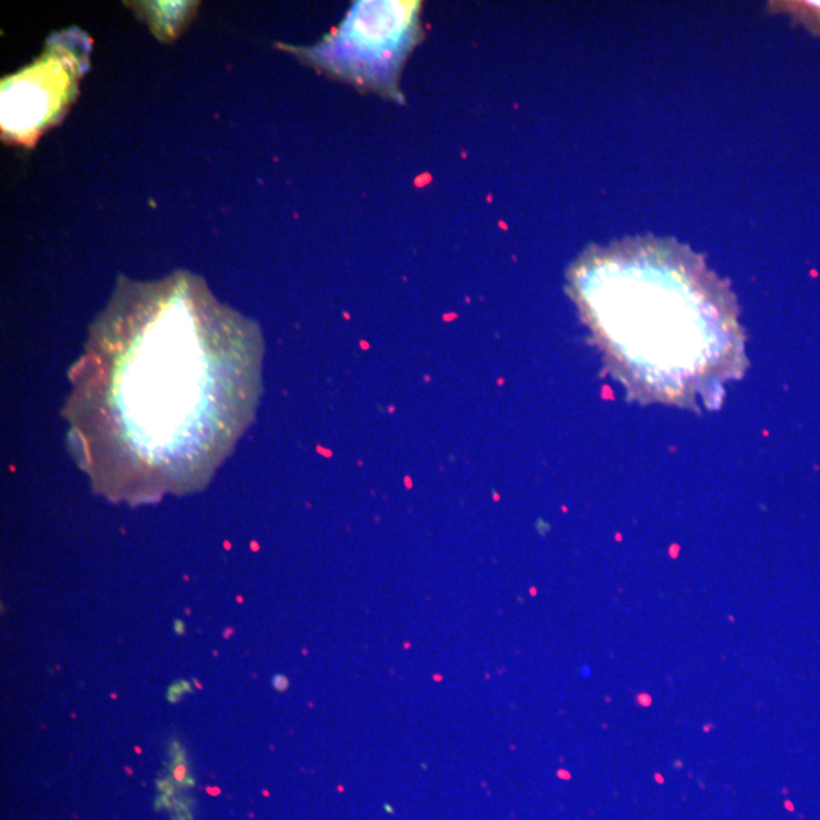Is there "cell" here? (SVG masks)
Returning a JSON list of instances; mask_svg holds the SVG:
<instances>
[{
  "label": "cell",
  "mask_w": 820,
  "mask_h": 820,
  "mask_svg": "<svg viewBox=\"0 0 820 820\" xmlns=\"http://www.w3.org/2000/svg\"><path fill=\"white\" fill-rule=\"evenodd\" d=\"M52 45L38 64L8 82L2 93V125L17 140L31 138L53 121L79 73V58Z\"/></svg>",
  "instance_id": "obj_3"
},
{
  "label": "cell",
  "mask_w": 820,
  "mask_h": 820,
  "mask_svg": "<svg viewBox=\"0 0 820 820\" xmlns=\"http://www.w3.org/2000/svg\"><path fill=\"white\" fill-rule=\"evenodd\" d=\"M181 695H182V690H181L179 682L178 684H173L171 686V688H169V691H167V700H169L171 704H177L178 700H179V697H181Z\"/></svg>",
  "instance_id": "obj_7"
},
{
  "label": "cell",
  "mask_w": 820,
  "mask_h": 820,
  "mask_svg": "<svg viewBox=\"0 0 820 820\" xmlns=\"http://www.w3.org/2000/svg\"><path fill=\"white\" fill-rule=\"evenodd\" d=\"M172 776L177 784H184L188 780V769L184 760H175V766L172 769Z\"/></svg>",
  "instance_id": "obj_5"
},
{
  "label": "cell",
  "mask_w": 820,
  "mask_h": 820,
  "mask_svg": "<svg viewBox=\"0 0 820 820\" xmlns=\"http://www.w3.org/2000/svg\"><path fill=\"white\" fill-rule=\"evenodd\" d=\"M570 293L606 368L644 404L717 409L747 369L738 304L702 256L671 239L588 249Z\"/></svg>",
  "instance_id": "obj_1"
},
{
  "label": "cell",
  "mask_w": 820,
  "mask_h": 820,
  "mask_svg": "<svg viewBox=\"0 0 820 820\" xmlns=\"http://www.w3.org/2000/svg\"><path fill=\"white\" fill-rule=\"evenodd\" d=\"M272 685L277 691H286L289 688V679L283 675H275L272 678Z\"/></svg>",
  "instance_id": "obj_6"
},
{
  "label": "cell",
  "mask_w": 820,
  "mask_h": 820,
  "mask_svg": "<svg viewBox=\"0 0 820 820\" xmlns=\"http://www.w3.org/2000/svg\"><path fill=\"white\" fill-rule=\"evenodd\" d=\"M419 12V2H356L322 43L297 52L356 87L403 102L399 72L421 38Z\"/></svg>",
  "instance_id": "obj_2"
},
{
  "label": "cell",
  "mask_w": 820,
  "mask_h": 820,
  "mask_svg": "<svg viewBox=\"0 0 820 820\" xmlns=\"http://www.w3.org/2000/svg\"><path fill=\"white\" fill-rule=\"evenodd\" d=\"M184 630H186L184 623H182L181 620H177V621H175V634H177V635H182V634H184Z\"/></svg>",
  "instance_id": "obj_8"
},
{
  "label": "cell",
  "mask_w": 820,
  "mask_h": 820,
  "mask_svg": "<svg viewBox=\"0 0 820 820\" xmlns=\"http://www.w3.org/2000/svg\"><path fill=\"white\" fill-rule=\"evenodd\" d=\"M179 685H181L182 693H192V685L188 681H184V679H182V681H179Z\"/></svg>",
  "instance_id": "obj_9"
},
{
  "label": "cell",
  "mask_w": 820,
  "mask_h": 820,
  "mask_svg": "<svg viewBox=\"0 0 820 820\" xmlns=\"http://www.w3.org/2000/svg\"><path fill=\"white\" fill-rule=\"evenodd\" d=\"M778 10L787 11L791 16L820 37V0H802V2H780Z\"/></svg>",
  "instance_id": "obj_4"
},
{
  "label": "cell",
  "mask_w": 820,
  "mask_h": 820,
  "mask_svg": "<svg viewBox=\"0 0 820 820\" xmlns=\"http://www.w3.org/2000/svg\"><path fill=\"white\" fill-rule=\"evenodd\" d=\"M233 634H234V629L233 628H228L227 630H223V636H225V638H229Z\"/></svg>",
  "instance_id": "obj_10"
}]
</instances>
